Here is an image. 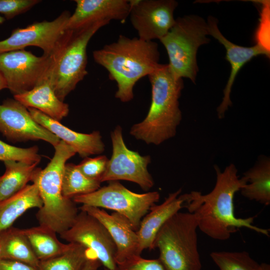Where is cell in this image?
<instances>
[{
	"mask_svg": "<svg viewBox=\"0 0 270 270\" xmlns=\"http://www.w3.org/2000/svg\"><path fill=\"white\" fill-rule=\"evenodd\" d=\"M214 168L216 182L210 192L203 194L192 191L182 194L184 206L194 214L198 228L209 237L220 240H228L242 228L268 236V230L253 224L255 216L239 218L235 216L234 195L246 183L244 176L239 178L236 166L230 164L221 170L215 165Z\"/></svg>",
	"mask_w": 270,
	"mask_h": 270,
	"instance_id": "cell-1",
	"label": "cell"
},
{
	"mask_svg": "<svg viewBox=\"0 0 270 270\" xmlns=\"http://www.w3.org/2000/svg\"><path fill=\"white\" fill-rule=\"evenodd\" d=\"M160 54L156 42L122 34L92 53L96 62L105 68L110 79L116 82L115 97L123 102L134 98V87L138 80L158 66Z\"/></svg>",
	"mask_w": 270,
	"mask_h": 270,
	"instance_id": "cell-2",
	"label": "cell"
},
{
	"mask_svg": "<svg viewBox=\"0 0 270 270\" xmlns=\"http://www.w3.org/2000/svg\"><path fill=\"white\" fill-rule=\"evenodd\" d=\"M152 88L151 103L146 118L134 124L130 134L147 144L159 145L174 136L182 119L179 99L184 88L168 64H160L148 76Z\"/></svg>",
	"mask_w": 270,
	"mask_h": 270,
	"instance_id": "cell-3",
	"label": "cell"
},
{
	"mask_svg": "<svg viewBox=\"0 0 270 270\" xmlns=\"http://www.w3.org/2000/svg\"><path fill=\"white\" fill-rule=\"evenodd\" d=\"M54 148L50 161L44 168H36L32 182L37 186L42 201L36 214L39 224L60 234L72 226L78 214L76 203L62 194L64 166L76 152L62 140Z\"/></svg>",
	"mask_w": 270,
	"mask_h": 270,
	"instance_id": "cell-4",
	"label": "cell"
},
{
	"mask_svg": "<svg viewBox=\"0 0 270 270\" xmlns=\"http://www.w3.org/2000/svg\"><path fill=\"white\" fill-rule=\"evenodd\" d=\"M108 20L98 22L76 30H66L50 56L48 80L58 98L66 97L88 74V44Z\"/></svg>",
	"mask_w": 270,
	"mask_h": 270,
	"instance_id": "cell-5",
	"label": "cell"
},
{
	"mask_svg": "<svg viewBox=\"0 0 270 270\" xmlns=\"http://www.w3.org/2000/svg\"><path fill=\"white\" fill-rule=\"evenodd\" d=\"M198 225L193 214L178 212L158 232L154 248L166 270H201Z\"/></svg>",
	"mask_w": 270,
	"mask_h": 270,
	"instance_id": "cell-6",
	"label": "cell"
},
{
	"mask_svg": "<svg viewBox=\"0 0 270 270\" xmlns=\"http://www.w3.org/2000/svg\"><path fill=\"white\" fill-rule=\"evenodd\" d=\"M207 22L194 14L176 19L174 25L160 40L168 56L170 68L178 79L188 78L195 83L198 70L196 54L198 48L210 40Z\"/></svg>",
	"mask_w": 270,
	"mask_h": 270,
	"instance_id": "cell-7",
	"label": "cell"
},
{
	"mask_svg": "<svg viewBox=\"0 0 270 270\" xmlns=\"http://www.w3.org/2000/svg\"><path fill=\"white\" fill-rule=\"evenodd\" d=\"M160 198L156 191L138 194L128 189L118 181H111L92 192L76 196L72 199L76 204L106 208L122 214L136 232L142 218L158 202Z\"/></svg>",
	"mask_w": 270,
	"mask_h": 270,
	"instance_id": "cell-8",
	"label": "cell"
},
{
	"mask_svg": "<svg viewBox=\"0 0 270 270\" xmlns=\"http://www.w3.org/2000/svg\"><path fill=\"white\" fill-rule=\"evenodd\" d=\"M122 130L120 126H117L110 133L112 155L100 182L127 180L138 184L145 191L148 190L154 185L148 170L150 156H142L130 150L125 144Z\"/></svg>",
	"mask_w": 270,
	"mask_h": 270,
	"instance_id": "cell-9",
	"label": "cell"
},
{
	"mask_svg": "<svg viewBox=\"0 0 270 270\" xmlns=\"http://www.w3.org/2000/svg\"><path fill=\"white\" fill-rule=\"evenodd\" d=\"M50 56H37L24 49L0 54V71L14 96L29 91L48 80Z\"/></svg>",
	"mask_w": 270,
	"mask_h": 270,
	"instance_id": "cell-10",
	"label": "cell"
},
{
	"mask_svg": "<svg viewBox=\"0 0 270 270\" xmlns=\"http://www.w3.org/2000/svg\"><path fill=\"white\" fill-rule=\"evenodd\" d=\"M68 242L89 249L106 268L116 270V244L105 226L96 218L80 210L72 226L60 234Z\"/></svg>",
	"mask_w": 270,
	"mask_h": 270,
	"instance_id": "cell-11",
	"label": "cell"
},
{
	"mask_svg": "<svg viewBox=\"0 0 270 270\" xmlns=\"http://www.w3.org/2000/svg\"><path fill=\"white\" fill-rule=\"evenodd\" d=\"M70 14L65 10L52 21L36 22L14 30L8 38L0 41V54L34 46L42 49L43 55L51 56L66 30Z\"/></svg>",
	"mask_w": 270,
	"mask_h": 270,
	"instance_id": "cell-12",
	"label": "cell"
},
{
	"mask_svg": "<svg viewBox=\"0 0 270 270\" xmlns=\"http://www.w3.org/2000/svg\"><path fill=\"white\" fill-rule=\"evenodd\" d=\"M130 22L140 38L153 41L163 38L174 25L178 2L174 0H130Z\"/></svg>",
	"mask_w": 270,
	"mask_h": 270,
	"instance_id": "cell-13",
	"label": "cell"
},
{
	"mask_svg": "<svg viewBox=\"0 0 270 270\" xmlns=\"http://www.w3.org/2000/svg\"><path fill=\"white\" fill-rule=\"evenodd\" d=\"M0 132L12 142L40 140L54 147L60 140L37 123L28 108L14 99H7L0 104Z\"/></svg>",
	"mask_w": 270,
	"mask_h": 270,
	"instance_id": "cell-14",
	"label": "cell"
},
{
	"mask_svg": "<svg viewBox=\"0 0 270 270\" xmlns=\"http://www.w3.org/2000/svg\"><path fill=\"white\" fill-rule=\"evenodd\" d=\"M209 35H211L226 50V59L230 64L231 71L227 84L224 90V96L220 106L217 108L219 118L224 116L226 111L232 104L230 95L232 88L236 75L241 68L252 58L259 55L270 56V50L256 44L253 46L244 47L236 45L226 39L220 31L218 21L213 16L208 18Z\"/></svg>",
	"mask_w": 270,
	"mask_h": 270,
	"instance_id": "cell-15",
	"label": "cell"
},
{
	"mask_svg": "<svg viewBox=\"0 0 270 270\" xmlns=\"http://www.w3.org/2000/svg\"><path fill=\"white\" fill-rule=\"evenodd\" d=\"M76 8L70 14L66 30H76L94 23L111 20L124 22L129 16L128 0H75Z\"/></svg>",
	"mask_w": 270,
	"mask_h": 270,
	"instance_id": "cell-16",
	"label": "cell"
},
{
	"mask_svg": "<svg viewBox=\"0 0 270 270\" xmlns=\"http://www.w3.org/2000/svg\"><path fill=\"white\" fill-rule=\"evenodd\" d=\"M79 209L96 218L106 228L116 246V264L138 256L136 232L125 216L116 212L110 214L100 208L86 205H82Z\"/></svg>",
	"mask_w": 270,
	"mask_h": 270,
	"instance_id": "cell-17",
	"label": "cell"
},
{
	"mask_svg": "<svg viewBox=\"0 0 270 270\" xmlns=\"http://www.w3.org/2000/svg\"><path fill=\"white\" fill-rule=\"evenodd\" d=\"M27 108L37 123L72 147L80 157L85 158L90 155L100 154L104 151L105 146L99 131L90 134L78 132L36 109Z\"/></svg>",
	"mask_w": 270,
	"mask_h": 270,
	"instance_id": "cell-18",
	"label": "cell"
},
{
	"mask_svg": "<svg viewBox=\"0 0 270 270\" xmlns=\"http://www.w3.org/2000/svg\"><path fill=\"white\" fill-rule=\"evenodd\" d=\"M179 189L170 193L162 204L153 205L142 220L136 231L138 245V255L146 249L154 248L156 236L165 222L184 206V200Z\"/></svg>",
	"mask_w": 270,
	"mask_h": 270,
	"instance_id": "cell-19",
	"label": "cell"
},
{
	"mask_svg": "<svg viewBox=\"0 0 270 270\" xmlns=\"http://www.w3.org/2000/svg\"><path fill=\"white\" fill-rule=\"evenodd\" d=\"M14 96L26 108L36 109L59 122L69 112L68 105L58 98L48 80L29 91Z\"/></svg>",
	"mask_w": 270,
	"mask_h": 270,
	"instance_id": "cell-20",
	"label": "cell"
},
{
	"mask_svg": "<svg viewBox=\"0 0 270 270\" xmlns=\"http://www.w3.org/2000/svg\"><path fill=\"white\" fill-rule=\"evenodd\" d=\"M42 201L37 186L27 184L21 190L0 202V232L12 226L14 222L32 208H40Z\"/></svg>",
	"mask_w": 270,
	"mask_h": 270,
	"instance_id": "cell-21",
	"label": "cell"
},
{
	"mask_svg": "<svg viewBox=\"0 0 270 270\" xmlns=\"http://www.w3.org/2000/svg\"><path fill=\"white\" fill-rule=\"evenodd\" d=\"M246 184L240 190L241 194L250 200L266 206L270 204V159L260 158L255 165L242 176Z\"/></svg>",
	"mask_w": 270,
	"mask_h": 270,
	"instance_id": "cell-22",
	"label": "cell"
},
{
	"mask_svg": "<svg viewBox=\"0 0 270 270\" xmlns=\"http://www.w3.org/2000/svg\"><path fill=\"white\" fill-rule=\"evenodd\" d=\"M0 242L2 248V258L20 262L38 268L40 261L22 229L12 226L0 231Z\"/></svg>",
	"mask_w": 270,
	"mask_h": 270,
	"instance_id": "cell-23",
	"label": "cell"
},
{
	"mask_svg": "<svg viewBox=\"0 0 270 270\" xmlns=\"http://www.w3.org/2000/svg\"><path fill=\"white\" fill-rule=\"evenodd\" d=\"M22 230L40 261L58 256L70 246V243L65 244L60 242L56 233L46 227L39 225Z\"/></svg>",
	"mask_w": 270,
	"mask_h": 270,
	"instance_id": "cell-24",
	"label": "cell"
},
{
	"mask_svg": "<svg viewBox=\"0 0 270 270\" xmlns=\"http://www.w3.org/2000/svg\"><path fill=\"white\" fill-rule=\"evenodd\" d=\"M4 164L5 172L0 176V202L15 194L32 181L38 164L6 161Z\"/></svg>",
	"mask_w": 270,
	"mask_h": 270,
	"instance_id": "cell-25",
	"label": "cell"
},
{
	"mask_svg": "<svg viewBox=\"0 0 270 270\" xmlns=\"http://www.w3.org/2000/svg\"><path fill=\"white\" fill-rule=\"evenodd\" d=\"M69 243L68 248L62 254L40 261L38 270H81L88 259L94 254L89 249L80 244Z\"/></svg>",
	"mask_w": 270,
	"mask_h": 270,
	"instance_id": "cell-26",
	"label": "cell"
},
{
	"mask_svg": "<svg viewBox=\"0 0 270 270\" xmlns=\"http://www.w3.org/2000/svg\"><path fill=\"white\" fill-rule=\"evenodd\" d=\"M101 182L86 176L76 164H66L62 180V194L68 198L92 192L100 188Z\"/></svg>",
	"mask_w": 270,
	"mask_h": 270,
	"instance_id": "cell-27",
	"label": "cell"
},
{
	"mask_svg": "<svg viewBox=\"0 0 270 270\" xmlns=\"http://www.w3.org/2000/svg\"><path fill=\"white\" fill-rule=\"evenodd\" d=\"M210 256L220 270H259L260 264L246 252H213Z\"/></svg>",
	"mask_w": 270,
	"mask_h": 270,
	"instance_id": "cell-28",
	"label": "cell"
},
{
	"mask_svg": "<svg viewBox=\"0 0 270 270\" xmlns=\"http://www.w3.org/2000/svg\"><path fill=\"white\" fill-rule=\"evenodd\" d=\"M41 156L37 146L22 148L8 144L0 140V160L16 161L28 164H38Z\"/></svg>",
	"mask_w": 270,
	"mask_h": 270,
	"instance_id": "cell-29",
	"label": "cell"
},
{
	"mask_svg": "<svg viewBox=\"0 0 270 270\" xmlns=\"http://www.w3.org/2000/svg\"><path fill=\"white\" fill-rule=\"evenodd\" d=\"M108 160V158L104 155H100L94 158L86 157L77 166L86 176L100 182V179L106 170Z\"/></svg>",
	"mask_w": 270,
	"mask_h": 270,
	"instance_id": "cell-30",
	"label": "cell"
},
{
	"mask_svg": "<svg viewBox=\"0 0 270 270\" xmlns=\"http://www.w3.org/2000/svg\"><path fill=\"white\" fill-rule=\"evenodd\" d=\"M116 270H166L158 259H146L134 256L116 264Z\"/></svg>",
	"mask_w": 270,
	"mask_h": 270,
	"instance_id": "cell-31",
	"label": "cell"
},
{
	"mask_svg": "<svg viewBox=\"0 0 270 270\" xmlns=\"http://www.w3.org/2000/svg\"><path fill=\"white\" fill-rule=\"evenodd\" d=\"M38 0H0V14L10 20L30 10L40 2Z\"/></svg>",
	"mask_w": 270,
	"mask_h": 270,
	"instance_id": "cell-32",
	"label": "cell"
},
{
	"mask_svg": "<svg viewBox=\"0 0 270 270\" xmlns=\"http://www.w3.org/2000/svg\"><path fill=\"white\" fill-rule=\"evenodd\" d=\"M0 270H39L30 265L8 259H0Z\"/></svg>",
	"mask_w": 270,
	"mask_h": 270,
	"instance_id": "cell-33",
	"label": "cell"
},
{
	"mask_svg": "<svg viewBox=\"0 0 270 270\" xmlns=\"http://www.w3.org/2000/svg\"><path fill=\"white\" fill-rule=\"evenodd\" d=\"M101 263L94 255L90 256L81 270H98Z\"/></svg>",
	"mask_w": 270,
	"mask_h": 270,
	"instance_id": "cell-34",
	"label": "cell"
},
{
	"mask_svg": "<svg viewBox=\"0 0 270 270\" xmlns=\"http://www.w3.org/2000/svg\"><path fill=\"white\" fill-rule=\"evenodd\" d=\"M6 88H7V86L6 80L0 71V91Z\"/></svg>",
	"mask_w": 270,
	"mask_h": 270,
	"instance_id": "cell-35",
	"label": "cell"
},
{
	"mask_svg": "<svg viewBox=\"0 0 270 270\" xmlns=\"http://www.w3.org/2000/svg\"><path fill=\"white\" fill-rule=\"evenodd\" d=\"M259 270H270V265L266 263L260 264Z\"/></svg>",
	"mask_w": 270,
	"mask_h": 270,
	"instance_id": "cell-36",
	"label": "cell"
},
{
	"mask_svg": "<svg viewBox=\"0 0 270 270\" xmlns=\"http://www.w3.org/2000/svg\"><path fill=\"white\" fill-rule=\"evenodd\" d=\"M5 20V18L0 15V24H3Z\"/></svg>",
	"mask_w": 270,
	"mask_h": 270,
	"instance_id": "cell-37",
	"label": "cell"
},
{
	"mask_svg": "<svg viewBox=\"0 0 270 270\" xmlns=\"http://www.w3.org/2000/svg\"><path fill=\"white\" fill-rule=\"evenodd\" d=\"M2 244L0 242V259H2Z\"/></svg>",
	"mask_w": 270,
	"mask_h": 270,
	"instance_id": "cell-38",
	"label": "cell"
},
{
	"mask_svg": "<svg viewBox=\"0 0 270 270\" xmlns=\"http://www.w3.org/2000/svg\"><path fill=\"white\" fill-rule=\"evenodd\" d=\"M104 270H116H116H109V269L104 268Z\"/></svg>",
	"mask_w": 270,
	"mask_h": 270,
	"instance_id": "cell-39",
	"label": "cell"
}]
</instances>
